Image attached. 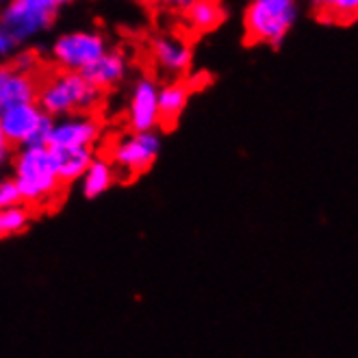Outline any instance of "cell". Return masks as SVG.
<instances>
[{
    "instance_id": "obj_1",
    "label": "cell",
    "mask_w": 358,
    "mask_h": 358,
    "mask_svg": "<svg viewBox=\"0 0 358 358\" xmlns=\"http://www.w3.org/2000/svg\"><path fill=\"white\" fill-rule=\"evenodd\" d=\"M11 180L17 187V194L24 206L50 204L61 192V180L57 176V167L52 150L48 145H31L17 148L11 155Z\"/></svg>"
},
{
    "instance_id": "obj_2",
    "label": "cell",
    "mask_w": 358,
    "mask_h": 358,
    "mask_svg": "<svg viewBox=\"0 0 358 358\" xmlns=\"http://www.w3.org/2000/svg\"><path fill=\"white\" fill-rule=\"evenodd\" d=\"M104 94L80 76V72H63L46 76L37 87L35 102L39 109L52 120L76 115V113H94L102 104Z\"/></svg>"
},
{
    "instance_id": "obj_3",
    "label": "cell",
    "mask_w": 358,
    "mask_h": 358,
    "mask_svg": "<svg viewBox=\"0 0 358 358\" xmlns=\"http://www.w3.org/2000/svg\"><path fill=\"white\" fill-rule=\"evenodd\" d=\"M300 9L302 0H248L243 11L248 41L280 48L300 20Z\"/></svg>"
},
{
    "instance_id": "obj_4",
    "label": "cell",
    "mask_w": 358,
    "mask_h": 358,
    "mask_svg": "<svg viewBox=\"0 0 358 358\" xmlns=\"http://www.w3.org/2000/svg\"><path fill=\"white\" fill-rule=\"evenodd\" d=\"M109 48V39L98 31H68L50 44V61L63 72H83Z\"/></svg>"
},
{
    "instance_id": "obj_5",
    "label": "cell",
    "mask_w": 358,
    "mask_h": 358,
    "mask_svg": "<svg viewBox=\"0 0 358 358\" xmlns=\"http://www.w3.org/2000/svg\"><path fill=\"white\" fill-rule=\"evenodd\" d=\"M52 122L55 120L41 111L37 102L13 104V107L0 111V129L11 148L48 145Z\"/></svg>"
},
{
    "instance_id": "obj_6",
    "label": "cell",
    "mask_w": 358,
    "mask_h": 358,
    "mask_svg": "<svg viewBox=\"0 0 358 358\" xmlns=\"http://www.w3.org/2000/svg\"><path fill=\"white\" fill-rule=\"evenodd\" d=\"M163 139L159 131L148 133H129L120 137L109 152V161L113 163L115 172L124 178H137L143 172H148L152 163L161 155Z\"/></svg>"
},
{
    "instance_id": "obj_7",
    "label": "cell",
    "mask_w": 358,
    "mask_h": 358,
    "mask_svg": "<svg viewBox=\"0 0 358 358\" xmlns=\"http://www.w3.org/2000/svg\"><path fill=\"white\" fill-rule=\"evenodd\" d=\"M55 17L57 11L41 5L39 0H7L0 7V24L15 37L22 48L50 31Z\"/></svg>"
},
{
    "instance_id": "obj_8",
    "label": "cell",
    "mask_w": 358,
    "mask_h": 358,
    "mask_svg": "<svg viewBox=\"0 0 358 358\" xmlns=\"http://www.w3.org/2000/svg\"><path fill=\"white\" fill-rule=\"evenodd\" d=\"M102 135V124L94 113H76L57 117L48 137V148L52 150H94Z\"/></svg>"
},
{
    "instance_id": "obj_9",
    "label": "cell",
    "mask_w": 358,
    "mask_h": 358,
    "mask_svg": "<svg viewBox=\"0 0 358 358\" xmlns=\"http://www.w3.org/2000/svg\"><path fill=\"white\" fill-rule=\"evenodd\" d=\"M126 124L131 133L159 131V83L152 76L135 78L126 104Z\"/></svg>"
},
{
    "instance_id": "obj_10",
    "label": "cell",
    "mask_w": 358,
    "mask_h": 358,
    "mask_svg": "<svg viewBox=\"0 0 358 358\" xmlns=\"http://www.w3.org/2000/svg\"><path fill=\"white\" fill-rule=\"evenodd\" d=\"M129 57L120 48H109L100 59H96L92 66H87L80 72V76L85 78L90 85H94L98 92H107L117 87L120 83L129 74Z\"/></svg>"
},
{
    "instance_id": "obj_11",
    "label": "cell",
    "mask_w": 358,
    "mask_h": 358,
    "mask_svg": "<svg viewBox=\"0 0 358 358\" xmlns=\"http://www.w3.org/2000/svg\"><path fill=\"white\" fill-rule=\"evenodd\" d=\"M152 59L165 74L180 76L194 63V50L178 35H159L152 41Z\"/></svg>"
},
{
    "instance_id": "obj_12",
    "label": "cell",
    "mask_w": 358,
    "mask_h": 358,
    "mask_svg": "<svg viewBox=\"0 0 358 358\" xmlns=\"http://www.w3.org/2000/svg\"><path fill=\"white\" fill-rule=\"evenodd\" d=\"M39 80L35 76L17 72L11 63H0V111L13 104L35 102Z\"/></svg>"
},
{
    "instance_id": "obj_13",
    "label": "cell",
    "mask_w": 358,
    "mask_h": 358,
    "mask_svg": "<svg viewBox=\"0 0 358 358\" xmlns=\"http://www.w3.org/2000/svg\"><path fill=\"white\" fill-rule=\"evenodd\" d=\"M192 98V85L182 78H174L165 85H159V124L163 129H172L178 124L182 111Z\"/></svg>"
},
{
    "instance_id": "obj_14",
    "label": "cell",
    "mask_w": 358,
    "mask_h": 358,
    "mask_svg": "<svg viewBox=\"0 0 358 358\" xmlns=\"http://www.w3.org/2000/svg\"><path fill=\"white\" fill-rule=\"evenodd\" d=\"M115 180H117V172L113 163L107 157H94L80 178V196L87 200H96L107 194L115 185Z\"/></svg>"
},
{
    "instance_id": "obj_15",
    "label": "cell",
    "mask_w": 358,
    "mask_h": 358,
    "mask_svg": "<svg viewBox=\"0 0 358 358\" xmlns=\"http://www.w3.org/2000/svg\"><path fill=\"white\" fill-rule=\"evenodd\" d=\"M94 157H96L94 150H87V148H80V150H52L57 176H59L61 185H72V182L80 180Z\"/></svg>"
},
{
    "instance_id": "obj_16",
    "label": "cell",
    "mask_w": 358,
    "mask_h": 358,
    "mask_svg": "<svg viewBox=\"0 0 358 358\" xmlns=\"http://www.w3.org/2000/svg\"><path fill=\"white\" fill-rule=\"evenodd\" d=\"M224 7L220 0H192V5L185 9V20L189 29L196 33H208L224 22Z\"/></svg>"
},
{
    "instance_id": "obj_17",
    "label": "cell",
    "mask_w": 358,
    "mask_h": 358,
    "mask_svg": "<svg viewBox=\"0 0 358 358\" xmlns=\"http://www.w3.org/2000/svg\"><path fill=\"white\" fill-rule=\"evenodd\" d=\"M29 224H31L29 206L20 204V206L0 208V241L24 233V230L29 228Z\"/></svg>"
},
{
    "instance_id": "obj_18",
    "label": "cell",
    "mask_w": 358,
    "mask_h": 358,
    "mask_svg": "<svg viewBox=\"0 0 358 358\" xmlns=\"http://www.w3.org/2000/svg\"><path fill=\"white\" fill-rule=\"evenodd\" d=\"M313 5L330 22H354L358 13V0H313Z\"/></svg>"
},
{
    "instance_id": "obj_19",
    "label": "cell",
    "mask_w": 358,
    "mask_h": 358,
    "mask_svg": "<svg viewBox=\"0 0 358 358\" xmlns=\"http://www.w3.org/2000/svg\"><path fill=\"white\" fill-rule=\"evenodd\" d=\"M9 63L17 72L35 76V72L39 70V52L33 50V48H20V52Z\"/></svg>"
},
{
    "instance_id": "obj_20",
    "label": "cell",
    "mask_w": 358,
    "mask_h": 358,
    "mask_svg": "<svg viewBox=\"0 0 358 358\" xmlns=\"http://www.w3.org/2000/svg\"><path fill=\"white\" fill-rule=\"evenodd\" d=\"M20 46L17 41H15V37L0 24V63H9L17 52H20Z\"/></svg>"
},
{
    "instance_id": "obj_21",
    "label": "cell",
    "mask_w": 358,
    "mask_h": 358,
    "mask_svg": "<svg viewBox=\"0 0 358 358\" xmlns=\"http://www.w3.org/2000/svg\"><path fill=\"white\" fill-rule=\"evenodd\" d=\"M22 198L17 194V187L13 185L11 178L0 180V208H9V206H20Z\"/></svg>"
},
{
    "instance_id": "obj_22",
    "label": "cell",
    "mask_w": 358,
    "mask_h": 358,
    "mask_svg": "<svg viewBox=\"0 0 358 358\" xmlns=\"http://www.w3.org/2000/svg\"><path fill=\"white\" fill-rule=\"evenodd\" d=\"M148 3L165 11H185L192 5V0H148Z\"/></svg>"
},
{
    "instance_id": "obj_23",
    "label": "cell",
    "mask_w": 358,
    "mask_h": 358,
    "mask_svg": "<svg viewBox=\"0 0 358 358\" xmlns=\"http://www.w3.org/2000/svg\"><path fill=\"white\" fill-rule=\"evenodd\" d=\"M11 155H13V148L9 145V141H7L3 129H0V170H3V167L11 161Z\"/></svg>"
},
{
    "instance_id": "obj_24",
    "label": "cell",
    "mask_w": 358,
    "mask_h": 358,
    "mask_svg": "<svg viewBox=\"0 0 358 358\" xmlns=\"http://www.w3.org/2000/svg\"><path fill=\"white\" fill-rule=\"evenodd\" d=\"M41 5H46V7H50V9H55V11H59V7H63L61 5V0H39Z\"/></svg>"
},
{
    "instance_id": "obj_25",
    "label": "cell",
    "mask_w": 358,
    "mask_h": 358,
    "mask_svg": "<svg viewBox=\"0 0 358 358\" xmlns=\"http://www.w3.org/2000/svg\"><path fill=\"white\" fill-rule=\"evenodd\" d=\"M5 3H7V0H0V7H3V5H5Z\"/></svg>"
},
{
    "instance_id": "obj_26",
    "label": "cell",
    "mask_w": 358,
    "mask_h": 358,
    "mask_svg": "<svg viewBox=\"0 0 358 358\" xmlns=\"http://www.w3.org/2000/svg\"><path fill=\"white\" fill-rule=\"evenodd\" d=\"M3 178H5V176H3V172H0V180H3Z\"/></svg>"
}]
</instances>
